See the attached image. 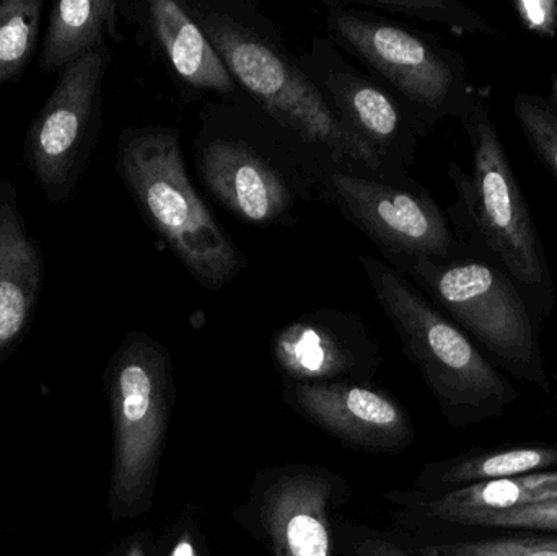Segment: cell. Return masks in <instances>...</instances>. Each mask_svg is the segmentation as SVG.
<instances>
[{
    "mask_svg": "<svg viewBox=\"0 0 557 556\" xmlns=\"http://www.w3.org/2000/svg\"><path fill=\"white\" fill-rule=\"evenodd\" d=\"M461 123L473 152V173L461 172L457 163L450 173L460 193L465 232L474 251L499 264L545 319L555 306L548 258L483 97L476 95Z\"/></svg>",
    "mask_w": 557,
    "mask_h": 556,
    "instance_id": "cell-1",
    "label": "cell"
},
{
    "mask_svg": "<svg viewBox=\"0 0 557 556\" xmlns=\"http://www.w3.org/2000/svg\"><path fill=\"white\" fill-rule=\"evenodd\" d=\"M360 260L406 356L418 366L448 423L468 427L503 415L517 391L496 366L401 274L375 258Z\"/></svg>",
    "mask_w": 557,
    "mask_h": 556,
    "instance_id": "cell-2",
    "label": "cell"
},
{
    "mask_svg": "<svg viewBox=\"0 0 557 556\" xmlns=\"http://www.w3.org/2000/svg\"><path fill=\"white\" fill-rule=\"evenodd\" d=\"M117 160L127 188L189 273L211 289L231 283L244 257L196 195L178 136L153 127L137 131L121 140Z\"/></svg>",
    "mask_w": 557,
    "mask_h": 556,
    "instance_id": "cell-3",
    "label": "cell"
},
{
    "mask_svg": "<svg viewBox=\"0 0 557 556\" xmlns=\"http://www.w3.org/2000/svg\"><path fill=\"white\" fill-rule=\"evenodd\" d=\"M412 274L451 322L497 365L548 388L540 326L543 319L522 287L494 261L481 257L414 260Z\"/></svg>",
    "mask_w": 557,
    "mask_h": 556,
    "instance_id": "cell-4",
    "label": "cell"
},
{
    "mask_svg": "<svg viewBox=\"0 0 557 556\" xmlns=\"http://www.w3.org/2000/svg\"><path fill=\"white\" fill-rule=\"evenodd\" d=\"M113 413L110 511L137 518L152 505L173 401L172 362L165 349L131 335L108 371Z\"/></svg>",
    "mask_w": 557,
    "mask_h": 556,
    "instance_id": "cell-5",
    "label": "cell"
},
{
    "mask_svg": "<svg viewBox=\"0 0 557 556\" xmlns=\"http://www.w3.org/2000/svg\"><path fill=\"white\" fill-rule=\"evenodd\" d=\"M201 28L232 77L285 127L339 159L380 165V150L339 120L313 84L260 36L228 16H206Z\"/></svg>",
    "mask_w": 557,
    "mask_h": 556,
    "instance_id": "cell-6",
    "label": "cell"
},
{
    "mask_svg": "<svg viewBox=\"0 0 557 556\" xmlns=\"http://www.w3.org/2000/svg\"><path fill=\"white\" fill-rule=\"evenodd\" d=\"M334 32L382 72L419 110L434 120H463L476 95L460 55L398 26L369 22L350 13L331 15Z\"/></svg>",
    "mask_w": 557,
    "mask_h": 556,
    "instance_id": "cell-7",
    "label": "cell"
},
{
    "mask_svg": "<svg viewBox=\"0 0 557 556\" xmlns=\"http://www.w3.org/2000/svg\"><path fill=\"white\" fill-rule=\"evenodd\" d=\"M107 64V51L100 49L59 72L51 97L29 129V163L49 199L65 198L81 169Z\"/></svg>",
    "mask_w": 557,
    "mask_h": 556,
    "instance_id": "cell-8",
    "label": "cell"
},
{
    "mask_svg": "<svg viewBox=\"0 0 557 556\" xmlns=\"http://www.w3.org/2000/svg\"><path fill=\"white\" fill-rule=\"evenodd\" d=\"M346 485L318 467L274 470L257 495L258 529L273 556H334L331 516Z\"/></svg>",
    "mask_w": 557,
    "mask_h": 556,
    "instance_id": "cell-9",
    "label": "cell"
},
{
    "mask_svg": "<svg viewBox=\"0 0 557 556\" xmlns=\"http://www.w3.org/2000/svg\"><path fill=\"white\" fill-rule=\"evenodd\" d=\"M334 191L352 218L389 250L414 260H445L457 250V238L434 199L425 193L336 173Z\"/></svg>",
    "mask_w": 557,
    "mask_h": 556,
    "instance_id": "cell-10",
    "label": "cell"
},
{
    "mask_svg": "<svg viewBox=\"0 0 557 556\" xmlns=\"http://www.w3.org/2000/svg\"><path fill=\"white\" fill-rule=\"evenodd\" d=\"M285 400L301 417L346 446L366 453H399L414 431L405 408L383 392L343 382H292Z\"/></svg>",
    "mask_w": 557,
    "mask_h": 556,
    "instance_id": "cell-11",
    "label": "cell"
},
{
    "mask_svg": "<svg viewBox=\"0 0 557 556\" xmlns=\"http://www.w3.org/2000/svg\"><path fill=\"white\" fill-rule=\"evenodd\" d=\"M201 170L211 191L244 221L268 224L287 209L284 182L250 147L215 140L202 152Z\"/></svg>",
    "mask_w": 557,
    "mask_h": 556,
    "instance_id": "cell-12",
    "label": "cell"
},
{
    "mask_svg": "<svg viewBox=\"0 0 557 556\" xmlns=\"http://www.w3.org/2000/svg\"><path fill=\"white\" fill-rule=\"evenodd\" d=\"M42 277L35 242L23 231L10 206L0 208V353L9 348L28 322Z\"/></svg>",
    "mask_w": 557,
    "mask_h": 556,
    "instance_id": "cell-13",
    "label": "cell"
},
{
    "mask_svg": "<svg viewBox=\"0 0 557 556\" xmlns=\"http://www.w3.org/2000/svg\"><path fill=\"white\" fill-rule=\"evenodd\" d=\"M150 20L160 45L180 77L202 90L228 94L234 77L198 23L173 0L150 2Z\"/></svg>",
    "mask_w": 557,
    "mask_h": 556,
    "instance_id": "cell-14",
    "label": "cell"
},
{
    "mask_svg": "<svg viewBox=\"0 0 557 556\" xmlns=\"http://www.w3.org/2000/svg\"><path fill=\"white\" fill-rule=\"evenodd\" d=\"M113 0H62L54 3L42 45L41 65L62 72L90 52L103 48L104 36L113 28Z\"/></svg>",
    "mask_w": 557,
    "mask_h": 556,
    "instance_id": "cell-15",
    "label": "cell"
},
{
    "mask_svg": "<svg viewBox=\"0 0 557 556\" xmlns=\"http://www.w3.org/2000/svg\"><path fill=\"white\" fill-rule=\"evenodd\" d=\"M557 499V473H530L451 490L425 502V515L451 522L463 515L510 511Z\"/></svg>",
    "mask_w": 557,
    "mask_h": 556,
    "instance_id": "cell-16",
    "label": "cell"
},
{
    "mask_svg": "<svg viewBox=\"0 0 557 556\" xmlns=\"http://www.w3.org/2000/svg\"><path fill=\"white\" fill-rule=\"evenodd\" d=\"M274 356L294 382L323 384L352 371L356 358L339 339L320 326L295 323L278 333Z\"/></svg>",
    "mask_w": 557,
    "mask_h": 556,
    "instance_id": "cell-17",
    "label": "cell"
},
{
    "mask_svg": "<svg viewBox=\"0 0 557 556\" xmlns=\"http://www.w3.org/2000/svg\"><path fill=\"white\" fill-rule=\"evenodd\" d=\"M553 466H557V447H516L448 462L431 480L442 485H473L491 480L530 475L535 470Z\"/></svg>",
    "mask_w": 557,
    "mask_h": 556,
    "instance_id": "cell-18",
    "label": "cell"
},
{
    "mask_svg": "<svg viewBox=\"0 0 557 556\" xmlns=\"http://www.w3.org/2000/svg\"><path fill=\"white\" fill-rule=\"evenodd\" d=\"M41 0L0 2V88L28 65L41 23Z\"/></svg>",
    "mask_w": 557,
    "mask_h": 556,
    "instance_id": "cell-19",
    "label": "cell"
},
{
    "mask_svg": "<svg viewBox=\"0 0 557 556\" xmlns=\"http://www.w3.org/2000/svg\"><path fill=\"white\" fill-rule=\"evenodd\" d=\"M344 101H346L347 114L357 126V133L373 146L392 140L398 133L401 124L398 108L388 95L373 85H350Z\"/></svg>",
    "mask_w": 557,
    "mask_h": 556,
    "instance_id": "cell-20",
    "label": "cell"
},
{
    "mask_svg": "<svg viewBox=\"0 0 557 556\" xmlns=\"http://www.w3.org/2000/svg\"><path fill=\"white\" fill-rule=\"evenodd\" d=\"M369 5L431 22L444 23L448 28L470 35H494L496 29L476 10L457 0H360Z\"/></svg>",
    "mask_w": 557,
    "mask_h": 556,
    "instance_id": "cell-21",
    "label": "cell"
},
{
    "mask_svg": "<svg viewBox=\"0 0 557 556\" xmlns=\"http://www.w3.org/2000/svg\"><path fill=\"white\" fill-rule=\"evenodd\" d=\"M513 114L540 162L557 178V120L545 97L519 91L513 97Z\"/></svg>",
    "mask_w": 557,
    "mask_h": 556,
    "instance_id": "cell-22",
    "label": "cell"
},
{
    "mask_svg": "<svg viewBox=\"0 0 557 556\" xmlns=\"http://www.w3.org/2000/svg\"><path fill=\"white\" fill-rule=\"evenodd\" d=\"M425 556H557L552 539H504V541L447 544L424 548Z\"/></svg>",
    "mask_w": 557,
    "mask_h": 556,
    "instance_id": "cell-23",
    "label": "cell"
},
{
    "mask_svg": "<svg viewBox=\"0 0 557 556\" xmlns=\"http://www.w3.org/2000/svg\"><path fill=\"white\" fill-rule=\"evenodd\" d=\"M454 524L476 526V528L540 529L557 531V499L527 508L500 512L463 515L454 519Z\"/></svg>",
    "mask_w": 557,
    "mask_h": 556,
    "instance_id": "cell-24",
    "label": "cell"
},
{
    "mask_svg": "<svg viewBox=\"0 0 557 556\" xmlns=\"http://www.w3.org/2000/svg\"><path fill=\"white\" fill-rule=\"evenodd\" d=\"M523 28L543 38H555L557 33L556 0H516L512 3Z\"/></svg>",
    "mask_w": 557,
    "mask_h": 556,
    "instance_id": "cell-25",
    "label": "cell"
},
{
    "mask_svg": "<svg viewBox=\"0 0 557 556\" xmlns=\"http://www.w3.org/2000/svg\"><path fill=\"white\" fill-rule=\"evenodd\" d=\"M349 556H408V554L386 539L370 535L354 542Z\"/></svg>",
    "mask_w": 557,
    "mask_h": 556,
    "instance_id": "cell-26",
    "label": "cell"
},
{
    "mask_svg": "<svg viewBox=\"0 0 557 556\" xmlns=\"http://www.w3.org/2000/svg\"><path fill=\"white\" fill-rule=\"evenodd\" d=\"M169 556H202L201 544L196 541V535L193 534L191 529H183L176 535L172 548H170Z\"/></svg>",
    "mask_w": 557,
    "mask_h": 556,
    "instance_id": "cell-27",
    "label": "cell"
},
{
    "mask_svg": "<svg viewBox=\"0 0 557 556\" xmlns=\"http://www.w3.org/2000/svg\"><path fill=\"white\" fill-rule=\"evenodd\" d=\"M546 103H548L549 110L555 114L557 120V77L553 78L552 94L549 97H545Z\"/></svg>",
    "mask_w": 557,
    "mask_h": 556,
    "instance_id": "cell-28",
    "label": "cell"
},
{
    "mask_svg": "<svg viewBox=\"0 0 557 556\" xmlns=\"http://www.w3.org/2000/svg\"><path fill=\"white\" fill-rule=\"evenodd\" d=\"M124 556H149L147 555L146 545L143 542H134L129 548H127L126 555Z\"/></svg>",
    "mask_w": 557,
    "mask_h": 556,
    "instance_id": "cell-29",
    "label": "cell"
}]
</instances>
